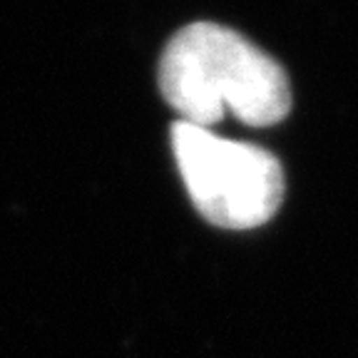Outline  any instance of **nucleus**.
<instances>
[{
    "label": "nucleus",
    "instance_id": "nucleus-1",
    "mask_svg": "<svg viewBox=\"0 0 358 358\" xmlns=\"http://www.w3.org/2000/svg\"><path fill=\"white\" fill-rule=\"evenodd\" d=\"M159 87L182 122L209 129L231 112L254 127L289 115L291 90L284 67L234 30L194 22L162 52Z\"/></svg>",
    "mask_w": 358,
    "mask_h": 358
},
{
    "label": "nucleus",
    "instance_id": "nucleus-2",
    "mask_svg": "<svg viewBox=\"0 0 358 358\" xmlns=\"http://www.w3.org/2000/svg\"><path fill=\"white\" fill-rule=\"evenodd\" d=\"M172 147L187 192L207 222L254 229L279 212L284 169L271 152L189 122L172 127Z\"/></svg>",
    "mask_w": 358,
    "mask_h": 358
}]
</instances>
